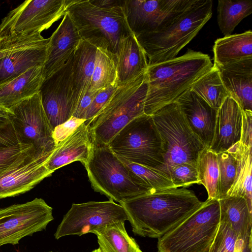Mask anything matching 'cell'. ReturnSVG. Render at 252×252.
I'll return each instance as SVG.
<instances>
[{
	"mask_svg": "<svg viewBox=\"0 0 252 252\" xmlns=\"http://www.w3.org/2000/svg\"><path fill=\"white\" fill-rule=\"evenodd\" d=\"M203 204L192 191L186 188L153 190L120 203L134 234L158 239Z\"/></svg>",
	"mask_w": 252,
	"mask_h": 252,
	"instance_id": "obj_1",
	"label": "cell"
},
{
	"mask_svg": "<svg viewBox=\"0 0 252 252\" xmlns=\"http://www.w3.org/2000/svg\"><path fill=\"white\" fill-rule=\"evenodd\" d=\"M213 66L208 55L190 49L181 56L148 66L144 113L151 116L176 102Z\"/></svg>",
	"mask_w": 252,
	"mask_h": 252,
	"instance_id": "obj_2",
	"label": "cell"
},
{
	"mask_svg": "<svg viewBox=\"0 0 252 252\" xmlns=\"http://www.w3.org/2000/svg\"><path fill=\"white\" fill-rule=\"evenodd\" d=\"M212 9V0H196L160 30L135 35L148 66L175 58L210 19Z\"/></svg>",
	"mask_w": 252,
	"mask_h": 252,
	"instance_id": "obj_3",
	"label": "cell"
},
{
	"mask_svg": "<svg viewBox=\"0 0 252 252\" xmlns=\"http://www.w3.org/2000/svg\"><path fill=\"white\" fill-rule=\"evenodd\" d=\"M92 139L90 155L84 165L94 190L119 203L151 191L108 144Z\"/></svg>",
	"mask_w": 252,
	"mask_h": 252,
	"instance_id": "obj_4",
	"label": "cell"
},
{
	"mask_svg": "<svg viewBox=\"0 0 252 252\" xmlns=\"http://www.w3.org/2000/svg\"><path fill=\"white\" fill-rule=\"evenodd\" d=\"M147 91L146 73L119 86L97 114L85 122L92 137L108 144L130 122L145 114Z\"/></svg>",
	"mask_w": 252,
	"mask_h": 252,
	"instance_id": "obj_5",
	"label": "cell"
},
{
	"mask_svg": "<svg viewBox=\"0 0 252 252\" xmlns=\"http://www.w3.org/2000/svg\"><path fill=\"white\" fill-rule=\"evenodd\" d=\"M66 13L82 40L115 56L121 41L132 33L123 6L104 9L95 6L90 0H74Z\"/></svg>",
	"mask_w": 252,
	"mask_h": 252,
	"instance_id": "obj_6",
	"label": "cell"
},
{
	"mask_svg": "<svg viewBox=\"0 0 252 252\" xmlns=\"http://www.w3.org/2000/svg\"><path fill=\"white\" fill-rule=\"evenodd\" d=\"M108 145L116 156L130 162L160 171L163 166V142L151 115L134 118Z\"/></svg>",
	"mask_w": 252,
	"mask_h": 252,
	"instance_id": "obj_7",
	"label": "cell"
},
{
	"mask_svg": "<svg viewBox=\"0 0 252 252\" xmlns=\"http://www.w3.org/2000/svg\"><path fill=\"white\" fill-rule=\"evenodd\" d=\"M220 216L219 200L207 199L179 224L158 238V252H208Z\"/></svg>",
	"mask_w": 252,
	"mask_h": 252,
	"instance_id": "obj_8",
	"label": "cell"
},
{
	"mask_svg": "<svg viewBox=\"0 0 252 252\" xmlns=\"http://www.w3.org/2000/svg\"><path fill=\"white\" fill-rule=\"evenodd\" d=\"M151 116L163 142L164 163L161 171L166 174L170 167L182 163L197 164L205 147L190 128L177 102Z\"/></svg>",
	"mask_w": 252,
	"mask_h": 252,
	"instance_id": "obj_9",
	"label": "cell"
},
{
	"mask_svg": "<svg viewBox=\"0 0 252 252\" xmlns=\"http://www.w3.org/2000/svg\"><path fill=\"white\" fill-rule=\"evenodd\" d=\"M74 0H28L10 11L0 24V43L40 34L63 16Z\"/></svg>",
	"mask_w": 252,
	"mask_h": 252,
	"instance_id": "obj_10",
	"label": "cell"
},
{
	"mask_svg": "<svg viewBox=\"0 0 252 252\" xmlns=\"http://www.w3.org/2000/svg\"><path fill=\"white\" fill-rule=\"evenodd\" d=\"M53 208L42 198L0 209V246L45 229L54 220Z\"/></svg>",
	"mask_w": 252,
	"mask_h": 252,
	"instance_id": "obj_11",
	"label": "cell"
},
{
	"mask_svg": "<svg viewBox=\"0 0 252 252\" xmlns=\"http://www.w3.org/2000/svg\"><path fill=\"white\" fill-rule=\"evenodd\" d=\"M128 220L123 207L109 199L73 204L54 234L56 239L68 235L93 233L120 221Z\"/></svg>",
	"mask_w": 252,
	"mask_h": 252,
	"instance_id": "obj_12",
	"label": "cell"
},
{
	"mask_svg": "<svg viewBox=\"0 0 252 252\" xmlns=\"http://www.w3.org/2000/svg\"><path fill=\"white\" fill-rule=\"evenodd\" d=\"M9 110L11 122L20 143L33 145L41 155H51L56 145L39 93Z\"/></svg>",
	"mask_w": 252,
	"mask_h": 252,
	"instance_id": "obj_13",
	"label": "cell"
},
{
	"mask_svg": "<svg viewBox=\"0 0 252 252\" xmlns=\"http://www.w3.org/2000/svg\"><path fill=\"white\" fill-rule=\"evenodd\" d=\"M196 0H126L123 10L131 32L138 35L169 24Z\"/></svg>",
	"mask_w": 252,
	"mask_h": 252,
	"instance_id": "obj_14",
	"label": "cell"
},
{
	"mask_svg": "<svg viewBox=\"0 0 252 252\" xmlns=\"http://www.w3.org/2000/svg\"><path fill=\"white\" fill-rule=\"evenodd\" d=\"M73 54L62 67L44 80L39 90L52 130L69 120L77 107L73 82Z\"/></svg>",
	"mask_w": 252,
	"mask_h": 252,
	"instance_id": "obj_15",
	"label": "cell"
},
{
	"mask_svg": "<svg viewBox=\"0 0 252 252\" xmlns=\"http://www.w3.org/2000/svg\"><path fill=\"white\" fill-rule=\"evenodd\" d=\"M51 155H41L34 149L0 173V199L29 191L50 176L45 163Z\"/></svg>",
	"mask_w": 252,
	"mask_h": 252,
	"instance_id": "obj_16",
	"label": "cell"
},
{
	"mask_svg": "<svg viewBox=\"0 0 252 252\" xmlns=\"http://www.w3.org/2000/svg\"><path fill=\"white\" fill-rule=\"evenodd\" d=\"M82 38L69 14L49 37L43 65L44 79L62 67L74 53Z\"/></svg>",
	"mask_w": 252,
	"mask_h": 252,
	"instance_id": "obj_17",
	"label": "cell"
},
{
	"mask_svg": "<svg viewBox=\"0 0 252 252\" xmlns=\"http://www.w3.org/2000/svg\"><path fill=\"white\" fill-rule=\"evenodd\" d=\"M176 102L192 131L205 148L209 149L214 137L218 110L211 107L190 89Z\"/></svg>",
	"mask_w": 252,
	"mask_h": 252,
	"instance_id": "obj_18",
	"label": "cell"
},
{
	"mask_svg": "<svg viewBox=\"0 0 252 252\" xmlns=\"http://www.w3.org/2000/svg\"><path fill=\"white\" fill-rule=\"evenodd\" d=\"M217 67L229 96L242 111H252V58Z\"/></svg>",
	"mask_w": 252,
	"mask_h": 252,
	"instance_id": "obj_19",
	"label": "cell"
},
{
	"mask_svg": "<svg viewBox=\"0 0 252 252\" xmlns=\"http://www.w3.org/2000/svg\"><path fill=\"white\" fill-rule=\"evenodd\" d=\"M242 110L237 102L228 96L218 110L214 137L210 150L219 154L227 151L240 141Z\"/></svg>",
	"mask_w": 252,
	"mask_h": 252,
	"instance_id": "obj_20",
	"label": "cell"
},
{
	"mask_svg": "<svg viewBox=\"0 0 252 252\" xmlns=\"http://www.w3.org/2000/svg\"><path fill=\"white\" fill-rule=\"evenodd\" d=\"M85 122L56 146L50 158L45 163L51 174L73 161H79L84 164L88 160L92 147V139Z\"/></svg>",
	"mask_w": 252,
	"mask_h": 252,
	"instance_id": "obj_21",
	"label": "cell"
},
{
	"mask_svg": "<svg viewBox=\"0 0 252 252\" xmlns=\"http://www.w3.org/2000/svg\"><path fill=\"white\" fill-rule=\"evenodd\" d=\"M49 38L14 51L0 59V85L20 76L29 69L45 63Z\"/></svg>",
	"mask_w": 252,
	"mask_h": 252,
	"instance_id": "obj_22",
	"label": "cell"
},
{
	"mask_svg": "<svg viewBox=\"0 0 252 252\" xmlns=\"http://www.w3.org/2000/svg\"><path fill=\"white\" fill-rule=\"evenodd\" d=\"M116 58L118 86L137 78L147 72L148 64L146 56L133 33L121 41Z\"/></svg>",
	"mask_w": 252,
	"mask_h": 252,
	"instance_id": "obj_23",
	"label": "cell"
},
{
	"mask_svg": "<svg viewBox=\"0 0 252 252\" xmlns=\"http://www.w3.org/2000/svg\"><path fill=\"white\" fill-rule=\"evenodd\" d=\"M44 80L43 66H37L0 84V106L9 110L38 94Z\"/></svg>",
	"mask_w": 252,
	"mask_h": 252,
	"instance_id": "obj_24",
	"label": "cell"
},
{
	"mask_svg": "<svg viewBox=\"0 0 252 252\" xmlns=\"http://www.w3.org/2000/svg\"><path fill=\"white\" fill-rule=\"evenodd\" d=\"M214 64L217 66L252 58V31L218 38L213 46Z\"/></svg>",
	"mask_w": 252,
	"mask_h": 252,
	"instance_id": "obj_25",
	"label": "cell"
},
{
	"mask_svg": "<svg viewBox=\"0 0 252 252\" xmlns=\"http://www.w3.org/2000/svg\"><path fill=\"white\" fill-rule=\"evenodd\" d=\"M220 220L227 222L243 238L252 236V208L247 200L238 195L219 199Z\"/></svg>",
	"mask_w": 252,
	"mask_h": 252,
	"instance_id": "obj_26",
	"label": "cell"
},
{
	"mask_svg": "<svg viewBox=\"0 0 252 252\" xmlns=\"http://www.w3.org/2000/svg\"><path fill=\"white\" fill-rule=\"evenodd\" d=\"M96 50V47L82 39L74 53L73 82L74 96L77 105L90 88Z\"/></svg>",
	"mask_w": 252,
	"mask_h": 252,
	"instance_id": "obj_27",
	"label": "cell"
},
{
	"mask_svg": "<svg viewBox=\"0 0 252 252\" xmlns=\"http://www.w3.org/2000/svg\"><path fill=\"white\" fill-rule=\"evenodd\" d=\"M227 151L237 158V168L235 181L226 196L244 197L252 208V148L246 147L239 141Z\"/></svg>",
	"mask_w": 252,
	"mask_h": 252,
	"instance_id": "obj_28",
	"label": "cell"
},
{
	"mask_svg": "<svg viewBox=\"0 0 252 252\" xmlns=\"http://www.w3.org/2000/svg\"><path fill=\"white\" fill-rule=\"evenodd\" d=\"M125 222H116L94 232L102 252H142L135 239L127 234Z\"/></svg>",
	"mask_w": 252,
	"mask_h": 252,
	"instance_id": "obj_29",
	"label": "cell"
},
{
	"mask_svg": "<svg viewBox=\"0 0 252 252\" xmlns=\"http://www.w3.org/2000/svg\"><path fill=\"white\" fill-rule=\"evenodd\" d=\"M190 90L216 110L220 107L229 96L219 69L214 64L193 84Z\"/></svg>",
	"mask_w": 252,
	"mask_h": 252,
	"instance_id": "obj_30",
	"label": "cell"
},
{
	"mask_svg": "<svg viewBox=\"0 0 252 252\" xmlns=\"http://www.w3.org/2000/svg\"><path fill=\"white\" fill-rule=\"evenodd\" d=\"M217 10L219 29L224 36L229 35L243 19L252 13V0H219Z\"/></svg>",
	"mask_w": 252,
	"mask_h": 252,
	"instance_id": "obj_31",
	"label": "cell"
},
{
	"mask_svg": "<svg viewBox=\"0 0 252 252\" xmlns=\"http://www.w3.org/2000/svg\"><path fill=\"white\" fill-rule=\"evenodd\" d=\"M116 85L118 84L116 56L106 50L97 48L89 89L100 91Z\"/></svg>",
	"mask_w": 252,
	"mask_h": 252,
	"instance_id": "obj_32",
	"label": "cell"
},
{
	"mask_svg": "<svg viewBox=\"0 0 252 252\" xmlns=\"http://www.w3.org/2000/svg\"><path fill=\"white\" fill-rule=\"evenodd\" d=\"M197 167L199 184L205 188L208 194L207 199H218L220 174L217 154L205 148L198 156Z\"/></svg>",
	"mask_w": 252,
	"mask_h": 252,
	"instance_id": "obj_33",
	"label": "cell"
},
{
	"mask_svg": "<svg viewBox=\"0 0 252 252\" xmlns=\"http://www.w3.org/2000/svg\"><path fill=\"white\" fill-rule=\"evenodd\" d=\"M250 246H252V237H242L227 222L220 220L208 252H243Z\"/></svg>",
	"mask_w": 252,
	"mask_h": 252,
	"instance_id": "obj_34",
	"label": "cell"
},
{
	"mask_svg": "<svg viewBox=\"0 0 252 252\" xmlns=\"http://www.w3.org/2000/svg\"><path fill=\"white\" fill-rule=\"evenodd\" d=\"M118 158L141 179L145 187L149 190L175 188L170 178L163 172Z\"/></svg>",
	"mask_w": 252,
	"mask_h": 252,
	"instance_id": "obj_35",
	"label": "cell"
},
{
	"mask_svg": "<svg viewBox=\"0 0 252 252\" xmlns=\"http://www.w3.org/2000/svg\"><path fill=\"white\" fill-rule=\"evenodd\" d=\"M220 174L219 199L226 196L234 184L236 176L237 159L227 151L217 154Z\"/></svg>",
	"mask_w": 252,
	"mask_h": 252,
	"instance_id": "obj_36",
	"label": "cell"
},
{
	"mask_svg": "<svg viewBox=\"0 0 252 252\" xmlns=\"http://www.w3.org/2000/svg\"><path fill=\"white\" fill-rule=\"evenodd\" d=\"M166 174L175 188L199 184L197 164L187 162L175 164L167 169Z\"/></svg>",
	"mask_w": 252,
	"mask_h": 252,
	"instance_id": "obj_37",
	"label": "cell"
},
{
	"mask_svg": "<svg viewBox=\"0 0 252 252\" xmlns=\"http://www.w3.org/2000/svg\"><path fill=\"white\" fill-rule=\"evenodd\" d=\"M34 149L35 150L32 145L22 143L9 147H0V173Z\"/></svg>",
	"mask_w": 252,
	"mask_h": 252,
	"instance_id": "obj_38",
	"label": "cell"
},
{
	"mask_svg": "<svg viewBox=\"0 0 252 252\" xmlns=\"http://www.w3.org/2000/svg\"><path fill=\"white\" fill-rule=\"evenodd\" d=\"M85 121L84 119L72 116L64 123L55 127L52 136L56 146L70 135Z\"/></svg>",
	"mask_w": 252,
	"mask_h": 252,
	"instance_id": "obj_39",
	"label": "cell"
},
{
	"mask_svg": "<svg viewBox=\"0 0 252 252\" xmlns=\"http://www.w3.org/2000/svg\"><path fill=\"white\" fill-rule=\"evenodd\" d=\"M118 86H111L99 91L86 112L85 118L86 121L93 119L97 114L108 101Z\"/></svg>",
	"mask_w": 252,
	"mask_h": 252,
	"instance_id": "obj_40",
	"label": "cell"
},
{
	"mask_svg": "<svg viewBox=\"0 0 252 252\" xmlns=\"http://www.w3.org/2000/svg\"><path fill=\"white\" fill-rule=\"evenodd\" d=\"M41 34L19 40L6 41L0 43V59L16 50L35 44L45 41Z\"/></svg>",
	"mask_w": 252,
	"mask_h": 252,
	"instance_id": "obj_41",
	"label": "cell"
},
{
	"mask_svg": "<svg viewBox=\"0 0 252 252\" xmlns=\"http://www.w3.org/2000/svg\"><path fill=\"white\" fill-rule=\"evenodd\" d=\"M242 129L240 142L244 146L252 148V111H242Z\"/></svg>",
	"mask_w": 252,
	"mask_h": 252,
	"instance_id": "obj_42",
	"label": "cell"
},
{
	"mask_svg": "<svg viewBox=\"0 0 252 252\" xmlns=\"http://www.w3.org/2000/svg\"><path fill=\"white\" fill-rule=\"evenodd\" d=\"M99 91L89 89L80 100L72 116L85 120L86 112Z\"/></svg>",
	"mask_w": 252,
	"mask_h": 252,
	"instance_id": "obj_43",
	"label": "cell"
},
{
	"mask_svg": "<svg viewBox=\"0 0 252 252\" xmlns=\"http://www.w3.org/2000/svg\"><path fill=\"white\" fill-rule=\"evenodd\" d=\"M20 143L12 123L0 127V147H9Z\"/></svg>",
	"mask_w": 252,
	"mask_h": 252,
	"instance_id": "obj_44",
	"label": "cell"
},
{
	"mask_svg": "<svg viewBox=\"0 0 252 252\" xmlns=\"http://www.w3.org/2000/svg\"><path fill=\"white\" fill-rule=\"evenodd\" d=\"M95 6L104 9H112L123 6L124 0H90Z\"/></svg>",
	"mask_w": 252,
	"mask_h": 252,
	"instance_id": "obj_45",
	"label": "cell"
},
{
	"mask_svg": "<svg viewBox=\"0 0 252 252\" xmlns=\"http://www.w3.org/2000/svg\"><path fill=\"white\" fill-rule=\"evenodd\" d=\"M11 123L10 110L0 106V127L6 126Z\"/></svg>",
	"mask_w": 252,
	"mask_h": 252,
	"instance_id": "obj_46",
	"label": "cell"
},
{
	"mask_svg": "<svg viewBox=\"0 0 252 252\" xmlns=\"http://www.w3.org/2000/svg\"><path fill=\"white\" fill-rule=\"evenodd\" d=\"M243 252H252V246L247 248Z\"/></svg>",
	"mask_w": 252,
	"mask_h": 252,
	"instance_id": "obj_47",
	"label": "cell"
},
{
	"mask_svg": "<svg viewBox=\"0 0 252 252\" xmlns=\"http://www.w3.org/2000/svg\"><path fill=\"white\" fill-rule=\"evenodd\" d=\"M92 252H102L101 251V250L99 248H98L97 249H95V250H94Z\"/></svg>",
	"mask_w": 252,
	"mask_h": 252,
	"instance_id": "obj_48",
	"label": "cell"
}]
</instances>
